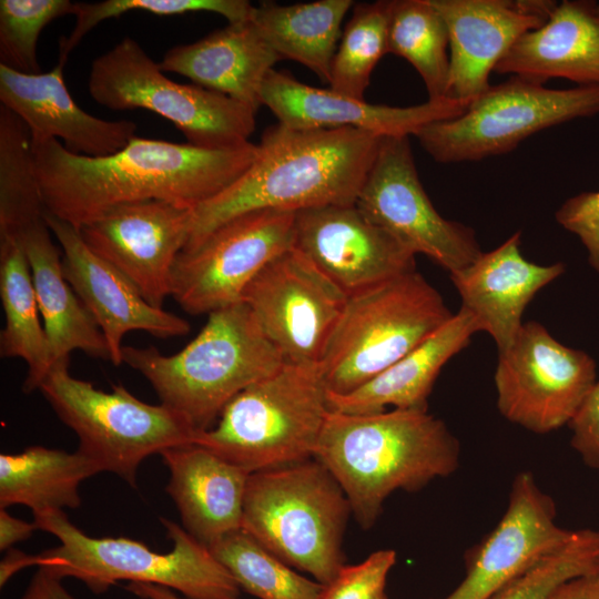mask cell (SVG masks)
<instances>
[{
  "label": "cell",
  "instance_id": "obj_26",
  "mask_svg": "<svg viewBox=\"0 0 599 599\" xmlns=\"http://www.w3.org/2000/svg\"><path fill=\"white\" fill-rule=\"evenodd\" d=\"M280 60L248 19L169 49L159 65L258 110L262 83Z\"/></svg>",
  "mask_w": 599,
  "mask_h": 599
},
{
  "label": "cell",
  "instance_id": "obj_11",
  "mask_svg": "<svg viewBox=\"0 0 599 599\" xmlns=\"http://www.w3.org/2000/svg\"><path fill=\"white\" fill-rule=\"evenodd\" d=\"M599 113V87L550 89L520 77L490 85L465 112L419 129L415 136L438 163L508 153L530 135Z\"/></svg>",
  "mask_w": 599,
  "mask_h": 599
},
{
  "label": "cell",
  "instance_id": "obj_46",
  "mask_svg": "<svg viewBox=\"0 0 599 599\" xmlns=\"http://www.w3.org/2000/svg\"><path fill=\"white\" fill-rule=\"evenodd\" d=\"M382 599H387V596L385 595Z\"/></svg>",
  "mask_w": 599,
  "mask_h": 599
},
{
  "label": "cell",
  "instance_id": "obj_36",
  "mask_svg": "<svg viewBox=\"0 0 599 599\" xmlns=\"http://www.w3.org/2000/svg\"><path fill=\"white\" fill-rule=\"evenodd\" d=\"M254 7L246 0H104L100 2H74L72 16L75 24L59 42V60L67 63L69 54L80 41L100 22L120 17L129 11H143L155 16H175L187 12H214L229 23L251 19Z\"/></svg>",
  "mask_w": 599,
  "mask_h": 599
},
{
  "label": "cell",
  "instance_id": "obj_20",
  "mask_svg": "<svg viewBox=\"0 0 599 599\" xmlns=\"http://www.w3.org/2000/svg\"><path fill=\"white\" fill-rule=\"evenodd\" d=\"M449 34L447 98L471 102L491 84L490 73L527 32L541 27L550 0H430Z\"/></svg>",
  "mask_w": 599,
  "mask_h": 599
},
{
  "label": "cell",
  "instance_id": "obj_17",
  "mask_svg": "<svg viewBox=\"0 0 599 599\" xmlns=\"http://www.w3.org/2000/svg\"><path fill=\"white\" fill-rule=\"evenodd\" d=\"M552 498L530 471L512 480L509 501L496 527L466 558V575L443 599H491L548 555L566 546L575 530L556 522Z\"/></svg>",
  "mask_w": 599,
  "mask_h": 599
},
{
  "label": "cell",
  "instance_id": "obj_42",
  "mask_svg": "<svg viewBox=\"0 0 599 599\" xmlns=\"http://www.w3.org/2000/svg\"><path fill=\"white\" fill-rule=\"evenodd\" d=\"M21 599H75L62 585V579L38 568Z\"/></svg>",
  "mask_w": 599,
  "mask_h": 599
},
{
  "label": "cell",
  "instance_id": "obj_25",
  "mask_svg": "<svg viewBox=\"0 0 599 599\" xmlns=\"http://www.w3.org/2000/svg\"><path fill=\"white\" fill-rule=\"evenodd\" d=\"M160 456L170 473L165 490L181 526L193 538L209 547L242 529L250 474L194 443L171 447Z\"/></svg>",
  "mask_w": 599,
  "mask_h": 599
},
{
  "label": "cell",
  "instance_id": "obj_24",
  "mask_svg": "<svg viewBox=\"0 0 599 599\" xmlns=\"http://www.w3.org/2000/svg\"><path fill=\"white\" fill-rule=\"evenodd\" d=\"M494 72L539 84L559 78L599 87V2H557L547 21L525 33Z\"/></svg>",
  "mask_w": 599,
  "mask_h": 599
},
{
  "label": "cell",
  "instance_id": "obj_22",
  "mask_svg": "<svg viewBox=\"0 0 599 599\" xmlns=\"http://www.w3.org/2000/svg\"><path fill=\"white\" fill-rule=\"evenodd\" d=\"M63 68L58 62L49 72L28 74L0 64L1 105L26 123L32 142L60 139L70 152L92 158L123 149L135 136L136 124L103 120L81 109L65 85Z\"/></svg>",
  "mask_w": 599,
  "mask_h": 599
},
{
  "label": "cell",
  "instance_id": "obj_33",
  "mask_svg": "<svg viewBox=\"0 0 599 599\" xmlns=\"http://www.w3.org/2000/svg\"><path fill=\"white\" fill-rule=\"evenodd\" d=\"M33 143L26 123L0 106V240L44 219Z\"/></svg>",
  "mask_w": 599,
  "mask_h": 599
},
{
  "label": "cell",
  "instance_id": "obj_31",
  "mask_svg": "<svg viewBox=\"0 0 599 599\" xmlns=\"http://www.w3.org/2000/svg\"><path fill=\"white\" fill-rule=\"evenodd\" d=\"M0 298L4 327L0 355L21 358L28 366L22 390H39L52 367V358L23 247L17 238L0 240Z\"/></svg>",
  "mask_w": 599,
  "mask_h": 599
},
{
  "label": "cell",
  "instance_id": "obj_39",
  "mask_svg": "<svg viewBox=\"0 0 599 599\" xmlns=\"http://www.w3.org/2000/svg\"><path fill=\"white\" fill-rule=\"evenodd\" d=\"M396 552L379 549L357 565L344 566L325 586L322 599H382Z\"/></svg>",
  "mask_w": 599,
  "mask_h": 599
},
{
  "label": "cell",
  "instance_id": "obj_18",
  "mask_svg": "<svg viewBox=\"0 0 599 599\" xmlns=\"http://www.w3.org/2000/svg\"><path fill=\"white\" fill-rule=\"evenodd\" d=\"M294 230V247L347 296L416 270V255L355 203L295 212Z\"/></svg>",
  "mask_w": 599,
  "mask_h": 599
},
{
  "label": "cell",
  "instance_id": "obj_30",
  "mask_svg": "<svg viewBox=\"0 0 599 599\" xmlns=\"http://www.w3.org/2000/svg\"><path fill=\"white\" fill-rule=\"evenodd\" d=\"M98 464L75 450L30 446L0 455V508L22 505L33 515L81 504L80 484L101 473Z\"/></svg>",
  "mask_w": 599,
  "mask_h": 599
},
{
  "label": "cell",
  "instance_id": "obj_6",
  "mask_svg": "<svg viewBox=\"0 0 599 599\" xmlns=\"http://www.w3.org/2000/svg\"><path fill=\"white\" fill-rule=\"evenodd\" d=\"M349 501L315 457L250 474L242 529L294 569L328 585L345 566Z\"/></svg>",
  "mask_w": 599,
  "mask_h": 599
},
{
  "label": "cell",
  "instance_id": "obj_7",
  "mask_svg": "<svg viewBox=\"0 0 599 599\" xmlns=\"http://www.w3.org/2000/svg\"><path fill=\"white\" fill-rule=\"evenodd\" d=\"M327 395L319 365L285 363L233 397L193 443L247 474L313 458Z\"/></svg>",
  "mask_w": 599,
  "mask_h": 599
},
{
  "label": "cell",
  "instance_id": "obj_38",
  "mask_svg": "<svg viewBox=\"0 0 599 599\" xmlns=\"http://www.w3.org/2000/svg\"><path fill=\"white\" fill-rule=\"evenodd\" d=\"M599 567V530H575L571 540L520 575L491 599H548L561 583Z\"/></svg>",
  "mask_w": 599,
  "mask_h": 599
},
{
  "label": "cell",
  "instance_id": "obj_4",
  "mask_svg": "<svg viewBox=\"0 0 599 599\" xmlns=\"http://www.w3.org/2000/svg\"><path fill=\"white\" fill-rule=\"evenodd\" d=\"M33 521L60 545L37 555L9 550L0 565L1 586L19 570L34 566L60 579H79L97 595L128 580L164 586L187 599H238L241 588L226 568L206 546L167 518H161L172 541L166 554L130 538L90 537L63 510L33 515Z\"/></svg>",
  "mask_w": 599,
  "mask_h": 599
},
{
  "label": "cell",
  "instance_id": "obj_27",
  "mask_svg": "<svg viewBox=\"0 0 599 599\" xmlns=\"http://www.w3.org/2000/svg\"><path fill=\"white\" fill-rule=\"evenodd\" d=\"M479 332L473 315L460 306L457 313L417 347L380 374L356 388L327 395L329 410L372 414L398 409H427L428 397L446 363L467 347Z\"/></svg>",
  "mask_w": 599,
  "mask_h": 599
},
{
  "label": "cell",
  "instance_id": "obj_19",
  "mask_svg": "<svg viewBox=\"0 0 599 599\" xmlns=\"http://www.w3.org/2000/svg\"><path fill=\"white\" fill-rule=\"evenodd\" d=\"M44 219L61 246L64 277L103 333L113 365L122 364L128 332L143 331L159 338L190 332L186 319L152 306L119 270L94 254L79 229L47 211Z\"/></svg>",
  "mask_w": 599,
  "mask_h": 599
},
{
  "label": "cell",
  "instance_id": "obj_3",
  "mask_svg": "<svg viewBox=\"0 0 599 599\" xmlns=\"http://www.w3.org/2000/svg\"><path fill=\"white\" fill-rule=\"evenodd\" d=\"M314 457L343 488L358 525L369 529L394 491H417L451 475L460 444L427 409L329 410Z\"/></svg>",
  "mask_w": 599,
  "mask_h": 599
},
{
  "label": "cell",
  "instance_id": "obj_21",
  "mask_svg": "<svg viewBox=\"0 0 599 599\" xmlns=\"http://www.w3.org/2000/svg\"><path fill=\"white\" fill-rule=\"evenodd\" d=\"M260 101L287 128H352L377 136L415 135L427 124L460 115L470 103L444 98L410 106L373 104L275 69L262 83Z\"/></svg>",
  "mask_w": 599,
  "mask_h": 599
},
{
  "label": "cell",
  "instance_id": "obj_34",
  "mask_svg": "<svg viewBox=\"0 0 599 599\" xmlns=\"http://www.w3.org/2000/svg\"><path fill=\"white\" fill-rule=\"evenodd\" d=\"M207 548L240 588L260 599H322L324 585L298 575L243 529Z\"/></svg>",
  "mask_w": 599,
  "mask_h": 599
},
{
  "label": "cell",
  "instance_id": "obj_41",
  "mask_svg": "<svg viewBox=\"0 0 599 599\" xmlns=\"http://www.w3.org/2000/svg\"><path fill=\"white\" fill-rule=\"evenodd\" d=\"M571 429L570 444L582 461L599 469V379L590 389L576 416L568 425Z\"/></svg>",
  "mask_w": 599,
  "mask_h": 599
},
{
  "label": "cell",
  "instance_id": "obj_10",
  "mask_svg": "<svg viewBox=\"0 0 599 599\" xmlns=\"http://www.w3.org/2000/svg\"><path fill=\"white\" fill-rule=\"evenodd\" d=\"M88 87L100 105L152 111L172 122L187 143L203 149L240 148L256 128L257 110L223 93L169 79L130 37L93 60Z\"/></svg>",
  "mask_w": 599,
  "mask_h": 599
},
{
  "label": "cell",
  "instance_id": "obj_37",
  "mask_svg": "<svg viewBox=\"0 0 599 599\" xmlns=\"http://www.w3.org/2000/svg\"><path fill=\"white\" fill-rule=\"evenodd\" d=\"M70 0H1L0 64L28 74L41 73L37 43L43 28L72 14Z\"/></svg>",
  "mask_w": 599,
  "mask_h": 599
},
{
  "label": "cell",
  "instance_id": "obj_5",
  "mask_svg": "<svg viewBox=\"0 0 599 599\" xmlns=\"http://www.w3.org/2000/svg\"><path fill=\"white\" fill-rule=\"evenodd\" d=\"M122 364L140 373L161 404L184 415L197 433L216 423L226 404L285 363L243 302L209 314L180 352L123 346Z\"/></svg>",
  "mask_w": 599,
  "mask_h": 599
},
{
  "label": "cell",
  "instance_id": "obj_28",
  "mask_svg": "<svg viewBox=\"0 0 599 599\" xmlns=\"http://www.w3.org/2000/svg\"><path fill=\"white\" fill-rule=\"evenodd\" d=\"M16 238L29 262L52 365L75 349L110 362L103 333L64 277L62 252L53 243L45 219L28 225Z\"/></svg>",
  "mask_w": 599,
  "mask_h": 599
},
{
  "label": "cell",
  "instance_id": "obj_15",
  "mask_svg": "<svg viewBox=\"0 0 599 599\" xmlns=\"http://www.w3.org/2000/svg\"><path fill=\"white\" fill-rule=\"evenodd\" d=\"M347 297L293 246L260 271L242 302L284 363L319 365Z\"/></svg>",
  "mask_w": 599,
  "mask_h": 599
},
{
  "label": "cell",
  "instance_id": "obj_45",
  "mask_svg": "<svg viewBox=\"0 0 599 599\" xmlns=\"http://www.w3.org/2000/svg\"><path fill=\"white\" fill-rule=\"evenodd\" d=\"M126 589L142 599H187L177 596L172 589L144 582H129Z\"/></svg>",
  "mask_w": 599,
  "mask_h": 599
},
{
  "label": "cell",
  "instance_id": "obj_35",
  "mask_svg": "<svg viewBox=\"0 0 599 599\" xmlns=\"http://www.w3.org/2000/svg\"><path fill=\"white\" fill-rule=\"evenodd\" d=\"M390 6L392 0H379L353 7L332 61L329 89L364 99L375 67L388 53Z\"/></svg>",
  "mask_w": 599,
  "mask_h": 599
},
{
  "label": "cell",
  "instance_id": "obj_43",
  "mask_svg": "<svg viewBox=\"0 0 599 599\" xmlns=\"http://www.w3.org/2000/svg\"><path fill=\"white\" fill-rule=\"evenodd\" d=\"M548 599H599V567L561 583Z\"/></svg>",
  "mask_w": 599,
  "mask_h": 599
},
{
  "label": "cell",
  "instance_id": "obj_40",
  "mask_svg": "<svg viewBox=\"0 0 599 599\" xmlns=\"http://www.w3.org/2000/svg\"><path fill=\"white\" fill-rule=\"evenodd\" d=\"M555 219L580 240L589 265L599 273V191H586L567 199L556 211Z\"/></svg>",
  "mask_w": 599,
  "mask_h": 599
},
{
  "label": "cell",
  "instance_id": "obj_1",
  "mask_svg": "<svg viewBox=\"0 0 599 599\" xmlns=\"http://www.w3.org/2000/svg\"><path fill=\"white\" fill-rule=\"evenodd\" d=\"M32 143L47 212L77 229L126 203L195 209L237 181L258 154L251 142L212 150L139 136L100 158L72 153L58 140Z\"/></svg>",
  "mask_w": 599,
  "mask_h": 599
},
{
  "label": "cell",
  "instance_id": "obj_32",
  "mask_svg": "<svg viewBox=\"0 0 599 599\" xmlns=\"http://www.w3.org/2000/svg\"><path fill=\"white\" fill-rule=\"evenodd\" d=\"M449 34L430 0H392L388 53L408 61L422 78L428 100L447 98Z\"/></svg>",
  "mask_w": 599,
  "mask_h": 599
},
{
  "label": "cell",
  "instance_id": "obj_44",
  "mask_svg": "<svg viewBox=\"0 0 599 599\" xmlns=\"http://www.w3.org/2000/svg\"><path fill=\"white\" fill-rule=\"evenodd\" d=\"M38 529L34 521L28 522L11 516L7 508H0V549L11 550L21 541L29 539Z\"/></svg>",
  "mask_w": 599,
  "mask_h": 599
},
{
  "label": "cell",
  "instance_id": "obj_9",
  "mask_svg": "<svg viewBox=\"0 0 599 599\" xmlns=\"http://www.w3.org/2000/svg\"><path fill=\"white\" fill-rule=\"evenodd\" d=\"M39 392L78 436V450L93 459L102 471L119 476L133 488L145 458L191 444L197 434L177 410L144 403L122 384L114 385L112 392H103L73 377L69 357L52 365Z\"/></svg>",
  "mask_w": 599,
  "mask_h": 599
},
{
  "label": "cell",
  "instance_id": "obj_14",
  "mask_svg": "<svg viewBox=\"0 0 599 599\" xmlns=\"http://www.w3.org/2000/svg\"><path fill=\"white\" fill-rule=\"evenodd\" d=\"M355 204L413 254L426 255L449 274L483 253L470 226L443 217L433 205L419 180L409 136L380 139Z\"/></svg>",
  "mask_w": 599,
  "mask_h": 599
},
{
  "label": "cell",
  "instance_id": "obj_16",
  "mask_svg": "<svg viewBox=\"0 0 599 599\" xmlns=\"http://www.w3.org/2000/svg\"><path fill=\"white\" fill-rule=\"evenodd\" d=\"M192 217L191 207L150 200L114 206L79 231L94 254L119 270L148 303L163 308Z\"/></svg>",
  "mask_w": 599,
  "mask_h": 599
},
{
  "label": "cell",
  "instance_id": "obj_23",
  "mask_svg": "<svg viewBox=\"0 0 599 599\" xmlns=\"http://www.w3.org/2000/svg\"><path fill=\"white\" fill-rule=\"evenodd\" d=\"M520 237V232L514 233L465 268L450 273L461 307L473 315L479 332L493 337L498 353L515 341L535 295L566 271L562 262L540 265L526 260Z\"/></svg>",
  "mask_w": 599,
  "mask_h": 599
},
{
  "label": "cell",
  "instance_id": "obj_2",
  "mask_svg": "<svg viewBox=\"0 0 599 599\" xmlns=\"http://www.w3.org/2000/svg\"><path fill=\"white\" fill-rule=\"evenodd\" d=\"M352 128H267L250 169L232 185L193 209L191 248L226 221L253 211L354 204L380 139Z\"/></svg>",
  "mask_w": 599,
  "mask_h": 599
},
{
  "label": "cell",
  "instance_id": "obj_29",
  "mask_svg": "<svg viewBox=\"0 0 599 599\" xmlns=\"http://www.w3.org/2000/svg\"><path fill=\"white\" fill-rule=\"evenodd\" d=\"M352 0H317L295 4L262 2L251 17L280 59L293 60L329 82L331 67Z\"/></svg>",
  "mask_w": 599,
  "mask_h": 599
},
{
  "label": "cell",
  "instance_id": "obj_8",
  "mask_svg": "<svg viewBox=\"0 0 599 599\" xmlns=\"http://www.w3.org/2000/svg\"><path fill=\"white\" fill-rule=\"evenodd\" d=\"M453 315L416 270L348 296L319 362L328 393L343 395L361 387Z\"/></svg>",
  "mask_w": 599,
  "mask_h": 599
},
{
  "label": "cell",
  "instance_id": "obj_13",
  "mask_svg": "<svg viewBox=\"0 0 599 599\" xmlns=\"http://www.w3.org/2000/svg\"><path fill=\"white\" fill-rule=\"evenodd\" d=\"M295 212L258 210L237 215L177 255L171 296L192 315L242 302L250 282L294 246Z\"/></svg>",
  "mask_w": 599,
  "mask_h": 599
},
{
  "label": "cell",
  "instance_id": "obj_12",
  "mask_svg": "<svg viewBox=\"0 0 599 599\" xmlns=\"http://www.w3.org/2000/svg\"><path fill=\"white\" fill-rule=\"evenodd\" d=\"M596 380L597 365L587 352L561 344L529 321L498 353L497 408L510 423L547 434L570 424Z\"/></svg>",
  "mask_w": 599,
  "mask_h": 599
}]
</instances>
